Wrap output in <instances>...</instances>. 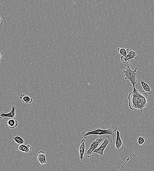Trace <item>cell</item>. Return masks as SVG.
<instances>
[{
	"mask_svg": "<svg viewBox=\"0 0 154 171\" xmlns=\"http://www.w3.org/2000/svg\"><path fill=\"white\" fill-rule=\"evenodd\" d=\"M148 95L142 94L136 88H133V91L128 95L130 109L134 111L140 110L142 112L144 108L148 107Z\"/></svg>",
	"mask_w": 154,
	"mask_h": 171,
	"instance_id": "obj_1",
	"label": "cell"
},
{
	"mask_svg": "<svg viewBox=\"0 0 154 171\" xmlns=\"http://www.w3.org/2000/svg\"><path fill=\"white\" fill-rule=\"evenodd\" d=\"M117 130V126H111L106 127L104 129L101 128L90 129L87 132L83 131L82 135L85 139L87 138L88 136L91 135L101 136L105 135H110L113 138L115 137L114 132Z\"/></svg>",
	"mask_w": 154,
	"mask_h": 171,
	"instance_id": "obj_2",
	"label": "cell"
},
{
	"mask_svg": "<svg viewBox=\"0 0 154 171\" xmlns=\"http://www.w3.org/2000/svg\"><path fill=\"white\" fill-rule=\"evenodd\" d=\"M138 69L136 68L134 70L132 71L130 67L128 66L126 68V70H123V73L124 74V76L125 77V80H129L130 82L133 87V88H135V85L137 83V79L136 77L137 75V71Z\"/></svg>",
	"mask_w": 154,
	"mask_h": 171,
	"instance_id": "obj_3",
	"label": "cell"
},
{
	"mask_svg": "<svg viewBox=\"0 0 154 171\" xmlns=\"http://www.w3.org/2000/svg\"><path fill=\"white\" fill-rule=\"evenodd\" d=\"M112 141V139L108 136H105L104 137L103 141L102 142L101 146L94 150L92 153V155L96 153L99 154L101 156H103L105 149L107 147L108 145L111 143Z\"/></svg>",
	"mask_w": 154,
	"mask_h": 171,
	"instance_id": "obj_4",
	"label": "cell"
},
{
	"mask_svg": "<svg viewBox=\"0 0 154 171\" xmlns=\"http://www.w3.org/2000/svg\"><path fill=\"white\" fill-rule=\"evenodd\" d=\"M127 55L126 57L122 56L121 57V60L124 64H125L127 62H129L131 66L134 69H135L133 68L132 64L130 63V60L133 59H135L136 60H139V56L138 53L137 51H133L131 48L127 49Z\"/></svg>",
	"mask_w": 154,
	"mask_h": 171,
	"instance_id": "obj_5",
	"label": "cell"
},
{
	"mask_svg": "<svg viewBox=\"0 0 154 171\" xmlns=\"http://www.w3.org/2000/svg\"><path fill=\"white\" fill-rule=\"evenodd\" d=\"M104 140V138H97L91 144L89 149L86 151L85 154V156L87 158L91 157L92 155V153L98 148L99 145L101 144Z\"/></svg>",
	"mask_w": 154,
	"mask_h": 171,
	"instance_id": "obj_6",
	"label": "cell"
},
{
	"mask_svg": "<svg viewBox=\"0 0 154 171\" xmlns=\"http://www.w3.org/2000/svg\"><path fill=\"white\" fill-rule=\"evenodd\" d=\"M116 141L115 142V149L117 152H122L123 151L124 149V145L120 135V132L117 130Z\"/></svg>",
	"mask_w": 154,
	"mask_h": 171,
	"instance_id": "obj_7",
	"label": "cell"
},
{
	"mask_svg": "<svg viewBox=\"0 0 154 171\" xmlns=\"http://www.w3.org/2000/svg\"><path fill=\"white\" fill-rule=\"evenodd\" d=\"M16 107L15 105L12 106V109L11 111L8 113H5L4 112L0 113V118L2 119L3 118H9L12 119L15 118L16 116L15 111Z\"/></svg>",
	"mask_w": 154,
	"mask_h": 171,
	"instance_id": "obj_8",
	"label": "cell"
},
{
	"mask_svg": "<svg viewBox=\"0 0 154 171\" xmlns=\"http://www.w3.org/2000/svg\"><path fill=\"white\" fill-rule=\"evenodd\" d=\"M85 139H82L80 142V145L79 147V159L81 162L83 160V158L85 151Z\"/></svg>",
	"mask_w": 154,
	"mask_h": 171,
	"instance_id": "obj_9",
	"label": "cell"
},
{
	"mask_svg": "<svg viewBox=\"0 0 154 171\" xmlns=\"http://www.w3.org/2000/svg\"><path fill=\"white\" fill-rule=\"evenodd\" d=\"M137 75L140 80V83L143 90V92L144 93H145L147 95L152 94V91L150 86L147 83L143 81L138 74H137Z\"/></svg>",
	"mask_w": 154,
	"mask_h": 171,
	"instance_id": "obj_10",
	"label": "cell"
},
{
	"mask_svg": "<svg viewBox=\"0 0 154 171\" xmlns=\"http://www.w3.org/2000/svg\"><path fill=\"white\" fill-rule=\"evenodd\" d=\"M37 156V160L41 165L47 164L48 163L46 161L45 153L44 151H39Z\"/></svg>",
	"mask_w": 154,
	"mask_h": 171,
	"instance_id": "obj_11",
	"label": "cell"
},
{
	"mask_svg": "<svg viewBox=\"0 0 154 171\" xmlns=\"http://www.w3.org/2000/svg\"><path fill=\"white\" fill-rule=\"evenodd\" d=\"M32 149V147L30 148L28 147L27 146L24 144H18L16 146L17 151L25 153H30Z\"/></svg>",
	"mask_w": 154,
	"mask_h": 171,
	"instance_id": "obj_12",
	"label": "cell"
},
{
	"mask_svg": "<svg viewBox=\"0 0 154 171\" xmlns=\"http://www.w3.org/2000/svg\"><path fill=\"white\" fill-rule=\"evenodd\" d=\"M6 123L8 125L9 128L11 129H14L17 128L19 124L17 120L12 118L6 122Z\"/></svg>",
	"mask_w": 154,
	"mask_h": 171,
	"instance_id": "obj_13",
	"label": "cell"
},
{
	"mask_svg": "<svg viewBox=\"0 0 154 171\" xmlns=\"http://www.w3.org/2000/svg\"><path fill=\"white\" fill-rule=\"evenodd\" d=\"M14 141L16 143L18 144H25L26 142L24 139H23L21 137L19 136H16L13 137Z\"/></svg>",
	"mask_w": 154,
	"mask_h": 171,
	"instance_id": "obj_14",
	"label": "cell"
},
{
	"mask_svg": "<svg viewBox=\"0 0 154 171\" xmlns=\"http://www.w3.org/2000/svg\"><path fill=\"white\" fill-rule=\"evenodd\" d=\"M22 102L28 104V103H31L33 102V100L28 96L25 95L22 98Z\"/></svg>",
	"mask_w": 154,
	"mask_h": 171,
	"instance_id": "obj_15",
	"label": "cell"
},
{
	"mask_svg": "<svg viewBox=\"0 0 154 171\" xmlns=\"http://www.w3.org/2000/svg\"><path fill=\"white\" fill-rule=\"evenodd\" d=\"M138 143L139 146H143L144 145L147 141L143 137H139L137 139Z\"/></svg>",
	"mask_w": 154,
	"mask_h": 171,
	"instance_id": "obj_16",
	"label": "cell"
},
{
	"mask_svg": "<svg viewBox=\"0 0 154 171\" xmlns=\"http://www.w3.org/2000/svg\"><path fill=\"white\" fill-rule=\"evenodd\" d=\"M117 51L122 56L126 57L127 55V49L124 48H118Z\"/></svg>",
	"mask_w": 154,
	"mask_h": 171,
	"instance_id": "obj_17",
	"label": "cell"
},
{
	"mask_svg": "<svg viewBox=\"0 0 154 171\" xmlns=\"http://www.w3.org/2000/svg\"><path fill=\"white\" fill-rule=\"evenodd\" d=\"M139 146V145H138V146L137 147H136V149H135L134 151H133V152L130 155V156L129 157H128V158L126 160V162L124 163V164H123V165H122V166L121 167V168H120V170L119 171H120L121 170H122V168L123 167H124V166L126 165V163H127V162H128V161H129V160L130 159V158L131 157L133 153H134L135 152V150H136V149H137V147Z\"/></svg>",
	"mask_w": 154,
	"mask_h": 171,
	"instance_id": "obj_18",
	"label": "cell"
},
{
	"mask_svg": "<svg viewBox=\"0 0 154 171\" xmlns=\"http://www.w3.org/2000/svg\"><path fill=\"white\" fill-rule=\"evenodd\" d=\"M3 22L2 21V19L1 17L0 16V27H1L3 25Z\"/></svg>",
	"mask_w": 154,
	"mask_h": 171,
	"instance_id": "obj_19",
	"label": "cell"
},
{
	"mask_svg": "<svg viewBox=\"0 0 154 171\" xmlns=\"http://www.w3.org/2000/svg\"><path fill=\"white\" fill-rule=\"evenodd\" d=\"M3 52H2L1 53L0 52V62H1L3 60L2 58V55H3Z\"/></svg>",
	"mask_w": 154,
	"mask_h": 171,
	"instance_id": "obj_20",
	"label": "cell"
},
{
	"mask_svg": "<svg viewBox=\"0 0 154 171\" xmlns=\"http://www.w3.org/2000/svg\"><path fill=\"white\" fill-rule=\"evenodd\" d=\"M25 95L24 94H22L19 95V98L20 99H22V98Z\"/></svg>",
	"mask_w": 154,
	"mask_h": 171,
	"instance_id": "obj_21",
	"label": "cell"
},
{
	"mask_svg": "<svg viewBox=\"0 0 154 171\" xmlns=\"http://www.w3.org/2000/svg\"><path fill=\"white\" fill-rule=\"evenodd\" d=\"M27 146L28 147H29V148H30L31 147H32V146H31V145L30 144H28Z\"/></svg>",
	"mask_w": 154,
	"mask_h": 171,
	"instance_id": "obj_22",
	"label": "cell"
}]
</instances>
